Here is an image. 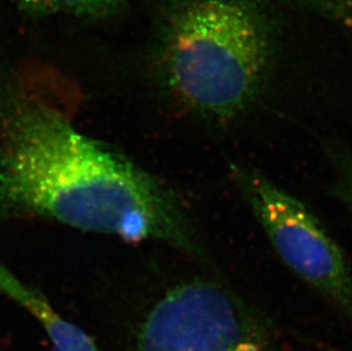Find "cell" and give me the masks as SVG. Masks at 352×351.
I'll return each instance as SVG.
<instances>
[{"label": "cell", "instance_id": "1", "mask_svg": "<svg viewBox=\"0 0 352 351\" xmlns=\"http://www.w3.org/2000/svg\"><path fill=\"white\" fill-rule=\"evenodd\" d=\"M0 215L204 253L169 186L34 97L13 98L0 113Z\"/></svg>", "mask_w": 352, "mask_h": 351}, {"label": "cell", "instance_id": "2", "mask_svg": "<svg viewBox=\"0 0 352 351\" xmlns=\"http://www.w3.org/2000/svg\"><path fill=\"white\" fill-rule=\"evenodd\" d=\"M270 0H161L154 67L177 103L227 123L256 102L278 41Z\"/></svg>", "mask_w": 352, "mask_h": 351}, {"label": "cell", "instance_id": "3", "mask_svg": "<svg viewBox=\"0 0 352 351\" xmlns=\"http://www.w3.org/2000/svg\"><path fill=\"white\" fill-rule=\"evenodd\" d=\"M136 351H276L261 318L226 286L195 279L166 291L140 325Z\"/></svg>", "mask_w": 352, "mask_h": 351}, {"label": "cell", "instance_id": "4", "mask_svg": "<svg viewBox=\"0 0 352 351\" xmlns=\"http://www.w3.org/2000/svg\"><path fill=\"white\" fill-rule=\"evenodd\" d=\"M233 177L282 262L352 321V274L340 246L302 202L245 167Z\"/></svg>", "mask_w": 352, "mask_h": 351}, {"label": "cell", "instance_id": "5", "mask_svg": "<svg viewBox=\"0 0 352 351\" xmlns=\"http://www.w3.org/2000/svg\"><path fill=\"white\" fill-rule=\"evenodd\" d=\"M0 295H6L37 318L56 351H100L89 335L57 314L37 288L21 281L0 260Z\"/></svg>", "mask_w": 352, "mask_h": 351}, {"label": "cell", "instance_id": "6", "mask_svg": "<svg viewBox=\"0 0 352 351\" xmlns=\"http://www.w3.org/2000/svg\"><path fill=\"white\" fill-rule=\"evenodd\" d=\"M326 152L336 169L334 193L352 215V156L336 145H326Z\"/></svg>", "mask_w": 352, "mask_h": 351}, {"label": "cell", "instance_id": "7", "mask_svg": "<svg viewBox=\"0 0 352 351\" xmlns=\"http://www.w3.org/2000/svg\"><path fill=\"white\" fill-rule=\"evenodd\" d=\"M341 27L352 29V0H287Z\"/></svg>", "mask_w": 352, "mask_h": 351}, {"label": "cell", "instance_id": "8", "mask_svg": "<svg viewBox=\"0 0 352 351\" xmlns=\"http://www.w3.org/2000/svg\"><path fill=\"white\" fill-rule=\"evenodd\" d=\"M60 10L85 19H105L118 13L126 0H58Z\"/></svg>", "mask_w": 352, "mask_h": 351}, {"label": "cell", "instance_id": "9", "mask_svg": "<svg viewBox=\"0 0 352 351\" xmlns=\"http://www.w3.org/2000/svg\"><path fill=\"white\" fill-rule=\"evenodd\" d=\"M21 10L31 17H48L52 14L60 12V1L58 0H14Z\"/></svg>", "mask_w": 352, "mask_h": 351}]
</instances>
